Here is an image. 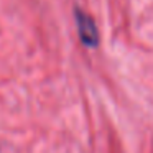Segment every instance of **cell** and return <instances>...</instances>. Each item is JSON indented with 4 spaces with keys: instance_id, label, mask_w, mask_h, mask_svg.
I'll list each match as a JSON object with an SVG mask.
<instances>
[{
    "instance_id": "cell-1",
    "label": "cell",
    "mask_w": 153,
    "mask_h": 153,
    "mask_svg": "<svg viewBox=\"0 0 153 153\" xmlns=\"http://www.w3.org/2000/svg\"><path fill=\"white\" fill-rule=\"evenodd\" d=\"M74 20H76L77 35L82 45L87 48H96L99 45V31H97L96 22L77 7L74 8Z\"/></svg>"
}]
</instances>
